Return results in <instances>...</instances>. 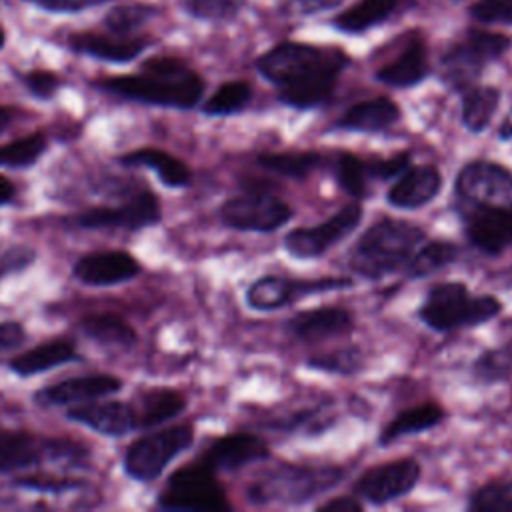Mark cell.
<instances>
[{"instance_id": "obj_1", "label": "cell", "mask_w": 512, "mask_h": 512, "mask_svg": "<svg viewBox=\"0 0 512 512\" xmlns=\"http://www.w3.org/2000/svg\"><path fill=\"white\" fill-rule=\"evenodd\" d=\"M348 62L340 48L286 40L266 50L256 60V68L276 86L280 102L308 110L324 104L334 94Z\"/></svg>"}, {"instance_id": "obj_2", "label": "cell", "mask_w": 512, "mask_h": 512, "mask_svg": "<svg viewBox=\"0 0 512 512\" xmlns=\"http://www.w3.org/2000/svg\"><path fill=\"white\" fill-rule=\"evenodd\" d=\"M94 86L124 100L176 110L194 108L204 94L202 76L176 56H152L136 74L102 78Z\"/></svg>"}, {"instance_id": "obj_3", "label": "cell", "mask_w": 512, "mask_h": 512, "mask_svg": "<svg viewBox=\"0 0 512 512\" xmlns=\"http://www.w3.org/2000/svg\"><path fill=\"white\" fill-rule=\"evenodd\" d=\"M424 238V230L414 222L382 218L362 232L350 252V266L368 280L384 278L404 270Z\"/></svg>"}, {"instance_id": "obj_4", "label": "cell", "mask_w": 512, "mask_h": 512, "mask_svg": "<svg viewBox=\"0 0 512 512\" xmlns=\"http://www.w3.org/2000/svg\"><path fill=\"white\" fill-rule=\"evenodd\" d=\"M502 312V302L490 294H470L462 282L434 284L420 310V320L434 332H450L490 322Z\"/></svg>"}, {"instance_id": "obj_5", "label": "cell", "mask_w": 512, "mask_h": 512, "mask_svg": "<svg viewBox=\"0 0 512 512\" xmlns=\"http://www.w3.org/2000/svg\"><path fill=\"white\" fill-rule=\"evenodd\" d=\"M344 470L338 466L284 464L266 472L246 490L250 504H304L340 484Z\"/></svg>"}, {"instance_id": "obj_6", "label": "cell", "mask_w": 512, "mask_h": 512, "mask_svg": "<svg viewBox=\"0 0 512 512\" xmlns=\"http://www.w3.org/2000/svg\"><path fill=\"white\" fill-rule=\"evenodd\" d=\"M90 450L68 438H48L26 430L0 428V474L28 470L40 464L70 468L88 466Z\"/></svg>"}, {"instance_id": "obj_7", "label": "cell", "mask_w": 512, "mask_h": 512, "mask_svg": "<svg viewBox=\"0 0 512 512\" xmlns=\"http://www.w3.org/2000/svg\"><path fill=\"white\" fill-rule=\"evenodd\" d=\"M510 48V38L500 32L468 28L442 56L440 68L444 82L454 90L470 88L482 70Z\"/></svg>"}, {"instance_id": "obj_8", "label": "cell", "mask_w": 512, "mask_h": 512, "mask_svg": "<svg viewBox=\"0 0 512 512\" xmlns=\"http://www.w3.org/2000/svg\"><path fill=\"white\" fill-rule=\"evenodd\" d=\"M158 508L168 512H224L230 510V502L214 472L194 462L168 478L158 496Z\"/></svg>"}, {"instance_id": "obj_9", "label": "cell", "mask_w": 512, "mask_h": 512, "mask_svg": "<svg viewBox=\"0 0 512 512\" xmlns=\"http://www.w3.org/2000/svg\"><path fill=\"white\" fill-rule=\"evenodd\" d=\"M194 442V428L190 424H176L150 432L136 442L124 454V472L136 482L156 480L164 468L190 448Z\"/></svg>"}, {"instance_id": "obj_10", "label": "cell", "mask_w": 512, "mask_h": 512, "mask_svg": "<svg viewBox=\"0 0 512 512\" xmlns=\"http://www.w3.org/2000/svg\"><path fill=\"white\" fill-rule=\"evenodd\" d=\"M458 210L470 206L512 208V172L490 160H474L462 166L454 180Z\"/></svg>"}, {"instance_id": "obj_11", "label": "cell", "mask_w": 512, "mask_h": 512, "mask_svg": "<svg viewBox=\"0 0 512 512\" xmlns=\"http://www.w3.org/2000/svg\"><path fill=\"white\" fill-rule=\"evenodd\" d=\"M162 218L160 200L150 190H138L128 200L116 206H94L84 212H78L66 218L68 226L84 230L100 228H124V230H142L158 224Z\"/></svg>"}, {"instance_id": "obj_12", "label": "cell", "mask_w": 512, "mask_h": 512, "mask_svg": "<svg viewBox=\"0 0 512 512\" xmlns=\"http://www.w3.org/2000/svg\"><path fill=\"white\" fill-rule=\"evenodd\" d=\"M364 208L360 204H346L336 214L320 222L318 226L294 228L284 236V250L292 258H318L328 248L350 236L362 222Z\"/></svg>"}, {"instance_id": "obj_13", "label": "cell", "mask_w": 512, "mask_h": 512, "mask_svg": "<svg viewBox=\"0 0 512 512\" xmlns=\"http://www.w3.org/2000/svg\"><path fill=\"white\" fill-rule=\"evenodd\" d=\"M292 214V208L284 200L268 192H246L220 206V220L228 228L242 232H274L284 226Z\"/></svg>"}, {"instance_id": "obj_14", "label": "cell", "mask_w": 512, "mask_h": 512, "mask_svg": "<svg viewBox=\"0 0 512 512\" xmlns=\"http://www.w3.org/2000/svg\"><path fill=\"white\" fill-rule=\"evenodd\" d=\"M420 478V464L414 458H398L368 468L354 482V496L370 504H386L408 494Z\"/></svg>"}, {"instance_id": "obj_15", "label": "cell", "mask_w": 512, "mask_h": 512, "mask_svg": "<svg viewBox=\"0 0 512 512\" xmlns=\"http://www.w3.org/2000/svg\"><path fill=\"white\" fill-rule=\"evenodd\" d=\"M466 240L486 256H498L512 246V208L470 206L458 210Z\"/></svg>"}, {"instance_id": "obj_16", "label": "cell", "mask_w": 512, "mask_h": 512, "mask_svg": "<svg viewBox=\"0 0 512 512\" xmlns=\"http://www.w3.org/2000/svg\"><path fill=\"white\" fill-rule=\"evenodd\" d=\"M142 266L140 262L124 250H102V252H90L80 256L74 266L72 274L78 282L86 286H116L122 282H128L140 274Z\"/></svg>"}, {"instance_id": "obj_17", "label": "cell", "mask_w": 512, "mask_h": 512, "mask_svg": "<svg viewBox=\"0 0 512 512\" xmlns=\"http://www.w3.org/2000/svg\"><path fill=\"white\" fill-rule=\"evenodd\" d=\"M122 390V380L112 374H84L50 384L34 394L40 406H70L112 396Z\"/></svg>"}, {"instance_id": "obj_18", "label": "cell", "mask_w": 512, "mask_h": 512, "mask_svg": "<svg viewBox=\"0 0 512 512\" xmlns=\"http://www.w3.org/2000/svg\"><path fill=\"white\" fill-rule=\"evenodd\" d=\"M268 444L256 434H228L214 440L196 462L216 472L240 470L252 462L268 458Z\"/></svg>"}, {"instance_id": "obj_19", "label": "cell", "mask_w": 512, "mask_h": 512, "mask_svg": "<svg viewBox=\"0 0 512 512\" xmlns=\"http://www.w3.org/2000/svg\"><path fill=\"white\" fill-rule=\"evenodd\" d=\"M66 46L76 54H84L96 60H104L110 64H128L150 46V40L140 36H116L110 32L100 34L94 30H84L68 34Z\"/></svg>"}, {"instance_id": "obj_20", "label": "cell", "mask_w": 512, "mask_h": 512, "mask_svg": "<svg viewBox=\"0 0 512 512\" xmlns=\"http://www.w3.org/2000/svg\"><path fill=\"white\" fill-rule=\"evenodd\" d=\"M66 418L78 422L102 436H124L134 430V418L130 402L120 400H92L84 404H76L66 410Z\"/></svg>"}, {"instance_id": "obj_21", "label": "cell", "mask_w": 512, "mask_h": 512, "mask_svg": "<svg viewBox=\"0 0 512 512\" xmlns=\"http://www.w3.org/2000/svg\"><path fill=\"white\" fill-rule=\"evenodd\" d=\"M442 188V174L430 164L408 166L390 186L386 200L394 208L416 210L432 202Z\"/></svg>"}, {"instance_id": "obj_22", "label": "cell", "mask_w": 512, "mask_h": 512, "mask_svg": "<svg viewBox=\"0 0 512 512\" xmlns=\"http://www.w3.org/2000/svg\"><path fill=\"white\" fill-rule=\"evenodd\" d=\"M354 328V318L346 308L324 306L304 310L288 318L286 330L302 342H322L328 338L344 336Z\"/></svg>"}, {"instance_id": "obj_23", "label": "cell", "mask_w": 512, "mask_h": 512, "mask_svg": "<svg viewBox=\"0 0 512 512\" xmlns=\"http://www.w3.org/2000/svg\"><path fill=\"white\" fill-rule=\"evenodd\" d=\"M430 74L428 52L420 38H412L398 56L376 70V80L392 88H412Z\"/></svg>"}, {"instance_id": "obj_24", "label": "cell", "mask_w": 512, "mask_h": 512, "mask_svg": "<svg viewBox=\"0 0 512 512\" xmlns=\"http://www.w3.org/2000/svg\"><path fill=\"white\" fill-rule=\"evenodd\" d=\"M134 430H152L186 408V398L172 388H150L140 392L132 402Z\"/></svg>"}, {"instance_id": "obj_25", "label": "cell", "mask_w": 512, "mask_h": 512, "mask_svg": "<svg viewBox=\"0 0 512 512\" xmlns=\"http://www.w3.org/2000/svg\"><path fill=\"white\" fill-rule=\"evenodd\" d=\"M400 106L386 98H370L352 104L336 122L332 128L336 130H348V132H382L390 126H394L400 120Z\"/></svg>"}, {"instance_id": "obj_26", "label": "cell", "mask_w": 512, "mask_h": 512, "mask_svg": "<svg viewBox=\"0 0 512 512\" xmlns=\"http://www.w3.org/2000/svg\"><path fill=\"white\" fill-rule=\"evenodd\" d=\"M80 356L76 352V344L68 338H54L48 342H42L14 358H10L8 366L18 376H36L46 370H52L56 366L76 362Z\"/></svg>"}, {"instance_id": "obj_27", "label": "cell", "mask_w": 512, "mask_h": 512, "mask_svg": "<svg viewBox=\"0 0 512 512\" xmlns=\"http://www.w3.org/2000/svg\"><path fill=\"white\" fill-rule=\"evenodd\" d=\"M118 160L124 166L150 168L158 176V180L168 188H186L192 182L190 168L180 158L158 148H136L132 152L122 154Z\"/></svg>"}, {"instance_id": "obj_28", "label": "cell", "mask_w": 512, "mask_h": 512, "mask_svg": "<svg viewBox=\"0 0 512 512\" xmlns=\"http://www.w3.org/2000/svg\"><path fill=\"white\" fill-rule=\"evenodd\" d=\"M78 332L106 348H132L136 344V330L114 312H98L84 316L76 324Z\"/></svg>"}, {"instance_id": "obj_29", "label": "cell", "mask_w": 512, "mask_h": 512, "mask_svg": "<svg viewBox=\"0 0 512 512\" xmlns=\"http://www.w3.org/2000/svg\"><path fill=\"white\" fill-rule=\"evenodd\" d=\"M398 6L400 0H358L350 8L336 14L332 24L340 32L360 34L390 20L396 14Z\"/></svg>"}, {"instance_id": "obj_30", "label": "cell", "mask_w": 512, "mask_h": 512, "mask_svg": "<svg viewBox=\"0 0 512 512\" xmlns=\"http://www.w3.org/2000/svg\"><path fill=\"white\" fill-rule=\"evenodd\" d=\"M444 420V410L434 404V402H426V404H418L414 408H408L404 412H400L394 420H390L382 432L378 442L382 446L396 442L398 438L410 436V434H418V432H426L434 426H438Z\"/></svg>"}, {"instance_id": "obj_31", "label": "cell", "mask_w": 512, "mask_h": 512, "mask_svg": "<svg viewBox=\"0 0 512 512\" xmlns=\"http://www.w3.org/2000/svg\"><path fill=\"white\" fill-rule=\"evenodd\" d=\"M298 300L296 296V278H284L276 274H268L258 278L246 290V302L250 308L260 312L278 310Z\"/></svg>"}, {"instance_id": "obj_32", "label": "cell", "mask_w": 512, "mask_h": 512, "mask_svg": "<svg viewBox=\"0 0 512 512\" xmlns=\"http://www.w3.org/2000/svg\"><path fill=\"white\" fill-rule=\"evenodd\" d=\"M500 104V90L494 86H470L462 96V124L466 130L480 134L492 122Z\"/></svg>"}, {"instance_id": "obj_33", "label": "cell", "mask_w": 512, "mask_h": 512, "mask_svg": "<svg viewBox=\"0 0 512 512\" xmlns=\"http://www.w3.org/2000/svg\"><path fill=\"white\" fill-rule=\"evenodd\" d=\"M334 178L338 186L350 196L354 198L370 196V184L374 182L370 160H364L350 152H342L334 160Z\"/></svg>"}, {"instance_id": "obj_34", "label": "cell", "mask_w": 512, "mask_h": 512, "mask_svg": "<svg viewBox=\"0 0 512 512\" xmlns=\"http://www.w3.org/2000/svg\"><path fill=\"white\" fill-rule=\"evenodd\" d=\"M458 258V248L452 242L446 240H434L428 244H420L418 250L408 260L404 272L410 278H424L434 274L436 270H442L450 266Z\"/></svg>"}, {"instance_id": "obj_35", "label": "cell", "mask_w": 512, "mask_h": 512, "mask_svg": "<svg viewBox=\"0 0 512 512\" xmlns=\"http://www.w3.org/2000/svg\"><path fill=\"white\" fill-rule=\"evenodd\" d=\"M252 100V86L244 80H230L216 88V92L204 102L202 112L206 116H230L242 112Z\"/></svg>"}, {"instance_id": "obj_36", "label": "cell", "mask_w": 512, "mask_h": 512, "mask_svg": "<svg viewBox=\"0 0 512 512\" xmlns=\"http://www.w3.org/2000/svg\"><path fill=\"white\" fill-rule=\"evenodd\" d=\"M322 156L316 152H272L258 156V166L264 170L286 176V178H306L314 168L320 166Z\"/></svg>"}, {"instance_id": "obj_37", "label": "cell", "mask_w": 512, "mask_h": 512, "mask_svg": "<svg viewBox=\"0 0 512 512\" xmlns=\"http://www.w3.org/2000/svg\"><path fill=\"white\" fill-rule=\"evenodd\" d=\"M156 14H158V8L152 4H140V2L120 4V6H112L104 14L102 24L110 34L132 36L140 26L150 22Z\"/></svg>"}, {"instance_id": "obj_38", "label": "cell", "mask_w": 512, "mask_h": 512, "mask_svg": "<svg viewBox=\"0 0 512 512\" xmlns=\"http://www.w3.org/2000/svg\"><path fill=\"white\" fill-rule=\"evenodd\" d=\"M48 140L44 132H34L22 138H16L0 146V168H26L38 162L46 152Z\"/></svg>"}, {"instance_id": "obj_39", "label": "cell", "mask_w": 512, "mask_h": 512, "mask_svg": "<svg viewBox=\"0 0 512 512\" xmlns=\"http://www.w3.org/2000/svg\"><path fill=\"white\" fill-rule=\"evenodd\" d=\"M472 374L484 384H496L512 378V344L484 350L472 364Z\"/></svg>"}, {"instance_id": "obj_40", "label": "cell", "mask_w": 512, "mask_h": 512, "mask_svg": "<svg viewBox=\"0 0 512 512\" xmlns=\"http://www.w3.org/2000/svg\"><path fill=\"white\" fill-rule=\"evenodd\" d=\"M472 512H512V480H498L480 486L468 500Z\"/></svg>"}, {"instance_id": "obj_41", "label": "cell", "mask_w": 512, "mask_h": 512, "mask_svg": "<svg viewBox=\"0 0 512 512\" xmlns=\"http://www.w3.org/2000/svg\"><path fill=\"white\" fill-rule=\"evenodd\" d=\"M182 10L204 22H228L240 14L246 0H180Z\"/></svg>"}, {"instance_id": "obj_42", "label": "cell", "mask_w": 512, "mask_h": 512, "mask_svg": "<svg viewBox=\"0 0 512 512\" xmlns=\"http://www.w3.org/2000/svg\"><path fill=\"white\" fill-rule=\"evenodd\" d=\"M306 364L314 370H324V372H332V374H354L356 370H360L362 354L358 348L346 346L340 350L312 356L306 360Z\"/></svg>"}, {"instance_id": "obj_43", "label": "cell", "mask_w": 512, "mask_h": 512, "mask_svg": "<svg viewBox=\"0 0 512 512\" xmlns=\"http://www.w3.org/2000/svg\"><path fill=\"white\" fill-rule=\"evenodd\" d=\"M16 486L32 492H42V494H66L72 490H80L82 482L78 478H66V476H50V474H40V476H22L14 482Z\"/></svg>"}, {"instance_id": "obj_44", "label": "cell", "mask_w": 512, "mask_h": 512, "mask_svg": "<svg viewBox=\"0 0 512 512\" xmlns=\"http://www.w3.org/2000/svg\"><path fill=\"white\" fill-rule=\"evenodd\" d=\"M468 14L480 24H512V0H476Z\"/></svg>"}, {"instance_id": "obj_45", "label": "cell", "mask_w": 512, "mask_h": 512, "mask_svg": "<svg viewBox=\"0 0 512 512\" xmlns=\"http://www.w3.org/2000/svg\"><path fill=\"white\" fill-rule=\"evenodd\" d=\"M22 84L26 86V90L38 98V100H50L56 96V92L62 86V80L56 72L52 70H44V68H36V70H28L22 76Z\"/></svg>"}, {"instance_id": "obj_46", "label": "cell", "mask_w": 512, "mask_h": 512, "mask_svg": "<svg viewBox=\"0 0 512 512\" xmlns=\"http://www.w3.org/2000/svg\"><path fill=\"white\" fill-rule=\"evenodd\" d=\"M34 262V250L22 244L0 246V280L12 272H18Z\"/></svg>"}, {"instance_id": "obj_47", "label": "cell", "mask_w": 512, "mask_h": 512, "mask_svg": "<svg viewBox=\"0 0 512 512\" xmlns=\"http://www.w3.org/2000/svg\"><path fill=\"white\" fill-rule=\"evenodd\" d=\"M40 10L46 12H56V14H74V12H82L88 10L92 6L104 4L108 0H24Z\"/></svg>"}, {"instance_id": "obj_48", "label": "cell", "mask_w": 512, "mask_h": 512, "mask_svg": "<svg viewBox=\"0 0 512 512\" xmlns=\"http://www.w3.org/2000/svg\"><path fill=\"white\" fill-rule=\"evenodd\" d=\"M26 340V330L16 320H4L0 322V354L16 350Z\"/></svg>"}, {"instance_id": "obj_49", "label": "cell", "mask_w": 512, "mask_h": 512, "mask_svg": "<svg viewBox=\"0 0 512 512\" xmlns=\"http://www.w3.org/2000/svg\"><path fill=\"white\" fill-rule=\"evenodd\" d=\"M340 2H342V0H282V6H284V10H288L290 14L306 16V14H316V12L334 8V6H338Z\"/></svg>"}, {"instance_id": "obj_50", "label": "cell", "mask_w": 512, "mask_h": 512, "mask_svg": "<svg viewBox=\"0 0 512 512\" xmlns=\"http://www.w3.org/2000/svg\"><path fill=\"white\" fill-rule=\"evenodd\" d=\"M322 512H360L362 502L356 496H338L318 506Z\"/></svg>"}, {"instance_id": "obj_51", "label": "cell", "mask_w": 512, "mask_h": 512, "mask_svg": "<svg viewBox=\"0 0 512 512\" xmlns=\"http://www.w3.org/2000/svg\"><path fill=\"white\" fill-rule=\"evenodd\" d=\"M14 194H16L14 184L6 176H0V206L10 204L14 200Z\"/></svg>"}, {"instance_id": "obj_52", "label": "cell", "mask_w": 512, "mask_h": 512, "mask_svg": "<svg viewBox=\"0 0 512 512\" xmlns=\"http://www.w3.org/2000/svg\"><path fill=\"white\" fill-rule=\"evenodd\" d=\"M498 138L504 142L512 140V108L508 110V114L504 116V120L498 126Z\"/></svg>"}, {"instance_id": "obj_53", "label": "cell", "mask_w": 512, "mask_h": 512, "mask_svg": "<svg viewBox=\"0 0 512 512\" xmlns=\"http://www.w3.org/2000/svg\"><path fill=\"white\" fill-rule=\"evenodd\" d=\"M16 108L12 106H0V134L16 120Z\"/></svg>"}, {"instance_id": "obj_54", "label": "cell", "mask_w": 512, "mask_h": 512, "mask_svg": "<svg viewBox=\"0 0 512 512\" xmlns=\"http://www.w3.org/2000/svg\"><path fill=\"white\" fill-rule=\"evenodd\" d=\"M4 44H6V30H4V26L0 24V50L4 48Z\"/></svg>"}]
</instances>
